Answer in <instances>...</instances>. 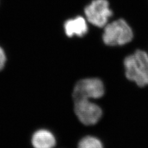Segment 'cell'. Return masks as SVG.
I'll list each match as a JSON object with an SVG mask.
<instances>
[{"mask_svg":"<svg viewBox=\"0 0 148 148\" xmlns=\"http://www.w3.org/2000/svg\"><path fill=\"white\" fill-rule=\"evenodd\" d=\"M125 75L128 80L144 87L148 85V54L138 49L124 60Z\"/></svg>","mask_w":148,"mask_h":148,"instance_id":"obj_1","label":"cell"},{"mask_svg":"<svg viewBox=\"0 0 148 148\" xmlns=\"http://www.w3.org/2000/svg\"><path fill=\"white\" fill-rule=\"evenodd\" d=\"M133 38V32L128 23L122 18L108 24L104 27L103 40L109 46H122Z\"/></svg>","mask_w":148,"mask_h":148,"instance_id":"obj_2","label":"cell"},{"mask_svg":"<svg viewBox=\"0 0 148 148\" xmlns=\"http://www.w3.org/2000/svg\"><path fill=\"white\" fill-rule=\"evenodd\" d=\"M104 94L103 83L98 78H85L78 82L74 87L73 98L75 101L100 98Z\"/></svg>","mask_w":148,"mask_h":148,"instance_id":"obj_3","label":"cell"},{"mask_svg":"<svg viewBox=\"0 0 148 148\" xmlns=\"http://www.w3.org/2000/svg\"><path fill=\"white\" fill-rule=\"evenodd\" d=\"M85 14L86 19L91 24L104 27L113 13L107 0H93L85 8Z\"/></svg>","mask_w":148,"mask_h":148,"instance_id":"obj_4","label":"cell"},{"mask_svg":"<svg viewBox=\"0 0 148 148\" xmlns=\"http://www.w3.org/2000/svg\"><path fill=\"white\" fill-rule=\"evenodd\" d=\"M74 110L80 121L86 125H92L98 122L103 112L99 106L89 99L75 101Z\"/></svg>","mask_w":148,"mask_h":148,"instance_id":"obj_5","label":"cell"},{"mask_svg":"<svg viewBox=\"0 0 148 148\" xmlns=\"http://www.w3.org/2000/svg\"><path fill=\"white\" fill-rule=\"evenodd\" d=\"M64 30L66 34L69 37L77 36H83L88 31L87 23L84 18L78 16L69 19L64 24Z\"/></svg>","mask_w":148,"mask_h":148,"instance_id":"obj_6","label":"cell"},{"mask_svg":"<svg viewBox=\"0 0 148 148\" xmlns=\"http://www.w3.org/2000/svg\"><path fill=\"white\" fill-rule=\"evenodd\" d=\"M32 143L34 148H53L56 145V139L50 132L40 130L34 134Z\"/></svg>","mask_w":148,"mask_h":148,"instance_id":"obj_7","label":"cell"},{"mask_svg":"<svg viewBox=\"0 0 148 148\" xmlns=\"http://www.w3.org/2000/svg\"><path fill=\"white\" fill-rule=\"evenodd\" d=\"M78 148H103L101 142L93 136H86L80 141Z\"/></svg>","mask_w":148,"mask_h":148,"instance_id":"obj_8","label":"cell"},{"mask_svg":"<svg viewBox=\"0 0 148 148\" xmlns=\"http://www.w3.org/2000/svg\"><path fill=\"white\" fill-rule=\"evenodd\" d=\"M6 62V56L4 49L0 46V71L4 68Z\"/></svg>","mask_w":148,"mask_h":148,"instance_id":"obj_9","label":"cell"}]
</instances>
